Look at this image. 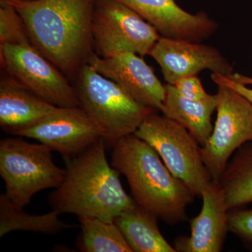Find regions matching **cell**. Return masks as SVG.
Masks as SVG:
<instances>
[{"instance_id":"603a6c76","label":"cell","mask_w":252,"mask_h":252,"mask_svg":"<svg viewBox=\"0 0 252 252\" xmlns=\"http://www.w3.org/2000/svg\"><path fill=\"white\" fill-rule=\"evenodd\" d=\"M174 86L180 95L187 99L200 100L210 95L203 89L201 81L197 75L183 78L177 81Z\"/></svg>"},{"instance_id":"484cf974","label":"cell","mask_w":252,"mask_h":252,"mask_svg":"<svg viewBox=\"0 0 252 252\" xmlns=\"http://www.w3.org/2000/svg\"><path fill=\"white\" fill-rule=\"evenodd\" d=\"M15 0H0V7L3 6H7L9 5H12Z\"/></svg>"},{"instance_id":"d4e9b609","label":"cell","mask_w":252,"mask_h":252,"mask_svg":"<svg viewBox=\"0 0 252 252\" xmlns=\"http://www.w3.org/2000/svg\"><path fill=\"white\" fill-rule=\"evenodd\" d=\"M233 80L244 84V85H252V78L248 77V76L243 75V74H238V73H233V74L229 76Z\"/></svg>"},{"instance_id":"277c9868","label":"cell","mask_w":252,"mask_h":252,"mask_svg":"<svg viewBox=\"0 0 252 252\" xmlns=\"http://www.w3.org/2000/svg\"><path fill=\"white\" fill-rule=\"evenodd\" d=\"M77 78L75 89L80 107L97 124L102 139L111 147L123 137L135 134L146 117L157 112L138 103L88 63L81 67Z\"/></svg>"},{"instance_id":"ffe728a7","label":"cell","mask_w":252,"mask_h":252,"mask_svg":"<svg viewBox=\"0 0 252 252\" xmlns=\"http://www.w3.org/2000/svg\"><path fill=\"white\" fill-rule=\"evenodd\" d=\"M81 233L76 245L84 252H132L114 221L96 217H78Z\"/></svg>"},{"instance_id":"5bb4252c","label":"cell","mask_w":252,"mask_h":252,"mask_svg":"<svg viewBox=\"0 0 252 252\" xmlns=\"http://www.w3.org/2000/svg\"><path fill=\"white\" fill-rule=\"evenodd\" d=\"M203 207L190 220V235L179 237L174 248L179 252H220L228 230L224 195L218 182L212 180L201 194Z\"/></svg>"},{"instance_id":"9c48e42d","label":"cell","mask_w":252,"mask_h":252,"mask_svg":"<svg viewBox=\"0 0 252 252\" xmlns=\"http://www.w3.org/2000/svg\"><path fill=\"white\" fill-rule=\"evenodd\" d=\"M217 117L202 158L212 180L218 182L233 154L252 140V104L228 86H218Z\"/></svg>"},{"instance_id":"ba28073f","label":"cell","mask_w":252,"mask_h":252,"mask_svg":"<svg viewBox=\"0 0 252 252\" xmlns=\"http://www.w3.org/2000/svg\"><path fill=\"white\" fill-rule=\"evenodd\" d=\"M0 57L10 77L46 102L59 107H80L75 87L31 42L1 44Z\"/></svg>"},{"instance_id":"6da1fadb","label":"cell","mask_w":252,"mask_h":252,"mask_svg":"<svg viewBox=\"0 0 252 252\" xmlns=\"http://www.w3.org/2000/svg\"><path fill=\"white\" fill-rule=\"evenodd\" d=\"M95 0H15L32 44L67 77L77 75L94 54Z\"/></svg>"},{"instance_id":"8992f818","label":"cell","mask_w":252,"mask_h":252,"mask_svg":"<svg viewBox=\"0 0 252 252\" xmlns=\"http://www.w3.org/2000/svg\"><path fill=\"white\" fill-rule=\"evenodd\" d=\"M135 135L155 149L169 170L195 196H201L212 179L202 158L201 147L185 127L153 112L146 117Z\"/></svg>"},{"instance_id":"44dd1931","label":"cell","mask_w":252,"mask_h":252,"mask_svg":"<svg viewBox=\"0 0 252 252\" xmlns=\"http://www.w3.org/2000/svg\"><path fill=\"white\" fill-rule=\"evenodd\" d=\"M29 42L31 40L26 25L14 6L0 7V45Z\"/></svg>"},{"instance_id":"7c38bea8","label":"cell","mask_w":252,"mask_h":252,"mask_svg":"<svg viewBox=\"0 0 252 252\" xmlns=\"http://www.w3.org/2000/svg\"><path fill=\"white\" fill-rule=\"evenodd\" d=\"M87 63L117 84L138 103L161 112L166 93L165 86L139 55L126 52L102 58L94 53Z\"/></svg>"},{"instance_id":"d6986e66","label":"cell","mask_w":252,"mask_h":252,"mask_svg":"<svg viewBox=\"0 0 252 252\" xmlns=\"http://www.w3.org/2000/svg\"><path fill=\"white\" fill-rule=\"evenodd\" d=\"M16 206L5 193L0 195V238L16 230L56 234L73 225L60 220L61 214L52 210L44 215H31Z\"/></svg>"},{"instance_id":"7a4b0ae2","label":"cell","mask_w":252,"mask_h":252,"mask_svg":"<svg viewBox=\"0 0 252 252\" xmlns=\"http://www.w3.org/2000/svg\"><path fill=\"white\" fill-rule=\"evenodd\" d=\"M106 146L101 138L77 157L64 159V180L49 195L52 210L114 221L135 205L124 190L120 172L107 160Z\"/></svg>"},{"instance_id":"e0dca14e","label":"cell","mask_w":252,"mask_h":252,"mask_svg":"<svg viewBox=\"0 0 252 252\" xmlns=\"http://www.w3.org/2000/svg\"><path fill=\"white\" fill-rule=\"evenodd\" d=\"M155 215L137 204L123 212L114 223L132 252H177L162 236Z\"/></svg>"},{"instance_id":"30bf717a","label":"cell","mask_w":252,"mask_h":252,"mask_svg":"<svg viewBox=\"0 0 252 252\" xmlns=\"http://www.w3.org/2000/svg\"><path fill=\"white\" fill-rule=\"evenodd\" d=\"M17 137L35 140L52 152H59L64 160L77 157L102 138V135L85 110L76 107H59Z\"/></svg>"},{"instance_id":"7402d4cb","label":"cell","mask_w":252,"mask_h":252,"mask_svg":"<svg viewBox=\"0 0 252 252\" xmlns=\"http://www.w3.org/2000/svg\"><path fill=\"white\" fill-rule=\"evenodd\" d=\"M228 230L252 251V209L229 210L228 212Z\"/></svg>"},{"instance_id":"52a82bcc","label":"cell","mask_w":252,"mask_h":252,"mask_svg":"<svg viewBox=\"0 0 252 252\" xmlns=\"http://www.w3.org/2000/svg\"><path fill=\"white\" fill-rule=\"evenodd\" d=\"M92 34L94 54L102 58L126 52L144 57L161 36L142 16L118 0H95Z\"/></svg>"},{"instance_id":"9a60e30c","label":"cell","mask_w":252,"mask_h":252,"mask_svg":"<svg viewBox=\"0 0 252 252\" xmlns=\"http://www.w3.org/2000/svg\"><path fill=\"white\" fill-rule=\"evenodd\" d=\"M59 107L33 94L14 78H3L0 81V127L6 133L17 136Z\"/></svg>"},{"instance_id":"4fadbf2b","label":"cell","mask_w":252,"mask_h":252,"mask_svg":"<svg viewBox=\"0 0 252 252\" xmlns=\"http://www.w3.org/2000/svg\"><path fill=\"white\" fill-rule=\"evenodd\" d=\"M135 11L164 37L201 42L217 31V23L205 12L190 14L175 0H118Z\"/></svg>"},{"instance_id":"5b68a950","label":"cell","mask_w":252,"mask_h":252,"mask_svg":"<svg viewBox=\"0 0 252 252\" xmlns=\"http://www.w3.org/2000/svg\"><path fill=\"white\" fill-rule=\"evenodd\" d=\"M52 151L41 143H31L18 137L0 141V175L6 195L25 208L41 190L56 189L64 180L65 169L58 167Z\"/></svg>"},{"instance_id":"2e32d148","label":"cell","mask_w":252,"mask_h":252,"mask_svg":"<svg viewBox=\"0 0 252 252\" xmlns=\"http://www.w3.org/2000/svg\"><path fill=\"white\" fill-rule=\"evenodd\" d=\"M161 112L164 116L185 127L203 147L213 131L212 117L217 109L218 99L210 94L206 99L195 100L182 97L175 86L167 84Z\"/></svg>"},{"instance_id":"3957f363","label":"cell","mask_w":252,"mask_h":252,"mask_svg":"<svg viewBox=\"0 0 252 252\" xmlns=\"http://www.w3.org/2000/svg\"><path fill=\"white\" fill-rule=\"evenodd\" d=\"M112 165L125 176L137 205L169 225L187 220L195 195L176 177L155 149L135 134L112 147Z\"/></svg>"},{"instance_id":"cb8c5ba5","label":"cell","mask_w":252,"mask_h":252,"mask_svg":"<svg viewBox=\"0 0 252 252\" xmlns=\"http://www.w3.org/2000/svg\"><path fill=\"white\" fill-rule=\"evenodd\" d=\"M211 78L217 85L228 86L243 94L252 104V89L248 87V86L237 82L229 77L217 73H212Z\"/></svg>"},{"instance_id":"4316f807","label":"cell","mask_w":252,"mask_h":252,"mask_svg":"<svg viewBox=\"0 0 252 252\" xmlns=\"http://www.w3.org/2000/svg\"><path fill=\"white\" fill-rule=\"evenodd\" d=\"M21 1H34V0H21Z\"/></svg>"},{"instance_id":"ac0fdd59","label":"cell","mask_w":252,"mask_h":252,"mask_svg":"<svg viewBox=\"0 0 252 252\" xmlns=\"http://www.w3.org/2000/svg\"><path fill=\"white\" fill-rule=\"evenodd\" d=\"M218 183L228 211L252 203V140L233 154Z\"/></svg>"},{"instance_id":"8fae6325","label":"cell","mask_w":252,"mask_h":252,"mask_svg":"<svg viewBox=\"0 0 252 252\" xmlns=\"http://www.w3.org/2000/svg\"><path fill=\"white\" fill-rule=\"evenodd\" d=\"M149 56L161 68L164 79L172 85L206 69L227 77L234 73L233 66L219 50L200 42L160 36Z\"/></svg>"},{"instance_id":"83f0119b","label":"cell","mask_w":252,"mask_h":252,"mask_svg":"<svg viewBox=\"0 0 252 252\" xmlns=\"http://www.w3.org/2000/svg\"></svg>"}]
</instances>
